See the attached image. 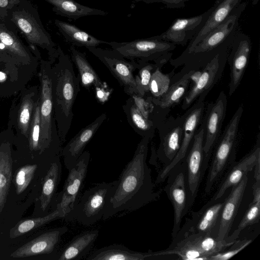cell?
I'll list each match as a JSON object with an SVG mask.
<instances>
[{"label": "cell", "mask_w": 260, "mask_h": 260, "mask_svg": "<svg viewBox=\"0 0 260 260\" xmlns=\"http://www.w3.org/2000/svg\"><path fill=\"white\" fill-rule=\"evenodd\" d=\"M29 118V110L27 108H25L22 111L20 116V122L23 124H26L28 122Z\"/></svg>", "instance_id": "cell-39"}, {"label": "cell", "mask_w": 260, "mask_h": 260, "mask_svg": "<svg viewBox=\"0 0 260 260\" xmlns=\"http://www.w3.org/2000/svg\"><path fill=\"white\" fill-rule=\"evenodd\" d=\"M51 5L57 15L76 20L81 17L92 15L105 16L108 12L81 5L74 0H44Z\"/></svg>", "instance_id": "cell-28"}, {"label": "cell", "mask_w": 260, "mask_h": 260, "mask_svg": "<svg viewBox=\"0 0 260 260\" xmlns=\"http://www.w3.org/2000/svg\"><path fill=\"white\" fill-rule=\"evenodd\" d=\"M61 172L62 165L58 157L52 163L44 177L40 196L35 203L32 217L44 216L55 209L57 202V189Z\"/></svg>", "instance_id": "cell-18"}, {"label": "cell", "mask_w": 260, "mask_h": 260, "mask_svg": "<svg viewBox=\"0 0 260 260\" xmlns=\"http://www.w3.org/2000/svg\"><path fill=\"white\" fill-rule=\"evenodd\" d=\"M227 105L226 95L221 91L215 101L205 107L200 125L204 131V151L208 158L221 135Z\"/></svg>", "instance_id": "cell-14"}, {"label": "cell", "mask_w": 260, "mask_h": 260, "mask_svg": "<svg viewBox=\"0 0 260 260\" xmlns=\"http://www.w3.org/2000/svg\"><path fill=\"white\" fill-rule=\"evenodd\" d=\"M94 88L96 99L101 103L106 102L112 92V89L110 88L105 82Z\"/></svg>", "instance_id": "cell-37"}, {"label": "cell", "mask_w": 260, "mask_h": 260, "mask_svg": "<svg viewBox=\"0 0 260 260\" xmlns=\"http://www.w3.org/2000/svg\"><path fill=\"white\" fill-rule=\"evenodd\" d=\"M229 48L219 52L201 69V74L197 83L190 86L182 100L183 110H186L196 101H204L220 80L227 63Z\"/></svg>", "instance_id": "cell-8"}, {"label": "cell", "mask_w": 260, "mask_h": 260, "mask_svg": "<svg viewBox=\"0 0 260 260\" xmlns=\"http://www.w3.org/2000/svg\"><path fill=\"white\" fill-rule=\"evenodd\" d=\"M155 251L131 250L122 244H111L94 250L87 260H149L156 258Z\"/></svg>", "instance_id": "cell-27"}, {"label": "cell", "mask_w": 260, "mask_h": 260, "mask_svg": "<svg viewBox=\"0 0 260 260\" xmlns=\"http://www.w3.org/2000/svg\"><path fill=\"white\" fill-rule=\"evenodd\" d=\"M112 49L124 58L138 63L153 61L162 67L172 58L176 45L154 36L131 41L109 42Z\"/></svg>", "instance_id": "cell-4"}, {"label": "cell", "mask_w": 260, "mask_h": 260, "mask_svg": "<svg viewBox=\"0 0 260 260\" xmlns=\"http://www.w3.org/2000/svg\"><path fill=\"white\" fill-rule=\"evenodd\" d=\"M106 118V113L102 114L91 123L82 128L62 149L61 154L68 170L76 164L85 147Z\"/></svg>", "instance_id": "cell-20"}, {"label": "cell", "mask_w": 260, "mask_h": 260, "mask_svg": "<svg viewBox=\"0 0 260 260\" xmlns=\"http://www.w3.org/2000/svg\"><path fill=\"white\" fill-rule=\"evenodd\" d=\"M115 183V180L102 182L86 189L64 218L76 220L84 225H90L102 219L107 199Z\"/></svg>", "instance_id": "cell-5"}, {"label": "cell", "mask_w": 260, "mask_h": 260, "mask_svg": "<svg viewBox=\"0 0 260 260\" xmlns=\"http://www.w3.org/2000/svg\"><path fill=\"white\" fill-rule=\"evenodd\" d=\"M122 108L128 123L137 134L142 137L146 136L154 137L156 124L142 115L131 97L126 101Z\"/></svg>", "instance_id": "cell-30"}, {"label": "cell", "mask_w": 260, "mask_h": 260, "mask_svg": "<svg viewBox=\"0 0 260 260\" xmlns=\"http://www.w3.org/2000/svg\"><path fill=\"white\" fill-rule=\"evenodd\" d=\"M251 47L250 37L239 29L230 45L227 57L230 70L229 96L236 91L241 83L249 62Z\"/></svg>", "instance_id": "cell-16"}, {"label": "cell", "mask_w": 260, "mask_h": 260, "mask_svg": "<svg viewBox=\"0 0 260 260\" xmlns=\"http://www.w3.org/2000/svg\"><path fill=\"white\" fill-rule=\"evenodd\" d=\"M54 23L66 40L74 46L87 48L109 44V42L100 40L68 22L56 19Z\"/></svg>", "instance_id": "cell-29"}, {"label": "cell", "mask_w": 260, "mask_h": 260, "mask_svg": "<svg viewBox=\"0 0 260 260\" xmlns=\"http://www.w3.org/2000/svg\"><path fill=\"white\" fill-rule=\"evenodd\" d=\"M205 108L204 101H196L183 115L184 123L180 149L173 160L168 165L164 167L159 172L156 178V183L165 181L171 170L185 158L196 131L200 126Z\"/></svg>", "instance_id": "cell-13"}, {"label": "cell", "mask_w": 260, "mask_h": 260, "mask_svg": "<svg viewBox=\"0 0 260 260\" xmlns=\"http://www.w3.org/2000/svg\"><path fill=\"white\" fill-rule=\"evenodd\" d=\"M251 242V240H236L228 250L226 249L214 254L209 257V260H227L244 249Z\"/></svg>", "instance_id": "cell-35"}, {"label": "cell", "mask_w": 260, "mask_h": 260, "mask_svg": "<svg viewBox=\"0 0 260 260\" xmlns=\"http://www.w3.org/2000/svg\"><path fill=\"white\" fill-rule=\"evenodd\" d=\"M246 7V3H241L189 52L181 54L175 59L171 58L170 64L175 68L187 65L201 69L219 52L229 48L239 30V19Z\"/></svg>", "instance_id": "cell-2"}, {"label": "cell", "mask_w": 260, "mask_h": 260, "mask_svg": "<svg viewBox=\"0 0 260 260\" xmlns=\"http://www.w3.org/2000/svg\"><path fill=\"white\" fill-rule=\"evenodd\" d=\"M139 64L138 73L135 76L137 94L144 96L149 94V84L152 74L158 66L155 63H151L149 62Z\"/></svg>", "instance_id": "cell-34"}, {"label": "cell", "mask_w": 260, "mask_h": 260, "mask_svg": "<svg viewBox=\"0 0 260 260\" xmlns=\"http://www.w3.org/2000/svg\"><path fill=\"white\" fill-rule=\"evenodd\" d=\"M259 0H252V5H255L257 4V3L258 2Z\"/></svg>", "instance_id": "cell-44"}, {"label": "cell", "mask_w": 260, "mask_h": 260, "mask_svg": "<svg viewBox=\"0 0 260 260\" xmlns=\"http://www.w3.org/2000/svg\"><path fill=\"white\" fill-rule=\"evenodd\" d=\"M224 201L216 203H208L199 211L191 212L190 217L186 218L183 226L176 236L172 239L170 245H173L189 236L205 234L213 232L219 222Z\"/></svg>", "instance_id": "cell-15"}, {"label": "cell", "mask_w": 260, "mask_h": 260, "mask_svg": "<svg viewBox=\"0 0 260 260\" xmlns=\"http://www.w3.org/2000/svg\"><path fill=\"white\" fill-rule=\"evenodd\" d=\"M243 111V106L240 105L223 132H221L215 145L216 147L206 182L205 191L206 193L210 192L228 161L235 153L239 135V126Z\"/></svg>", "instance_id": "cell-6"}, {"label": "cell", "mask_w": 260, "mask_h": 260, "mask_svg": "<svg viewBox=\"0 0 260 260\" xmlns=\"http://www.w3.org/2000/svg\"><path fill=\"white\" fill-rule=\"evenodd\" d=\"M260 218V197H253L252 201L243 216L237 228L231 236L225 239L227 242H233L239 237L241 231L247 226L257 223Z\"/></svg>", "instance_id": "cell-32"}, {"label": "cell", "mask_w": 260, "mask_h": 260, "mask_svg": "<svg viewBox=\"0 0 260 260\" xmlns=\"http://www.w3.org/2000/svg\"><path fill=\"white\" fill-rule=\"evenodd\" d=\"M5 78V74L3 72H0V80H3Z\"/></svg>", "instance_id": "cell-43"}, {"label": "cell", "mask_w": 260, "mask_h": 260, "mask_svg": "<svg viewBox=\"0 0 260 260\" xmlns=\"http://www.w3.org/2000/svg\"><path fill=\"white\" fill-rule=\"evenodd\" d=\"M212 8L193 17L176 19L165 32L154 36L156 39L184 46L201 29L211 14Z\"/></svg>", "instance_id": "cell-19"}, {"label": "cell", "mask_w": 260, "mask_h": 260, "mask_svg": "<svg viewBox=\"0 0 260 260\" xmlns=\"http://www.w3.org/2000/svg\"><path fill=\"white\" fill-rule=\"evenodd\" d=\"M191 0H135V2H144L146 4L162 3L169 9H178L184 8L185 3Z\"/></svg>", "instance_id": "cell-36"}, {"label": "cell", "mask_w": 260, "mask_h": 260, "mask_svg": "<svg viewBox=\"0 0 260 260\" xmlns=\"http://www.w3.org/2000/svg\"><path fill=\"white\" fill-rule=\"evenodd\" d=\"M58 53L59 61L54 74V101L52 102L55 105L58 136L62 144L66 141L72 124L73 107L80 90V82L78 75L76 76L69 56L60 47Z\"/></svg>", "instance_id": "cell-3"}, {"label": "cell", "mask_w": 260, "mask_h": 260, "mask_svg": "<svg viewBox=\"0 0 260 260\" xmlns=\"http://www.w3.org/2000/svg\"><path fill=\"white\" fill-rule=\"evenodd\" d=\"M11 20L21 30L28 40L52 49L54 44L40 21L24 9L12 12Z\"/></svg>", "instance_id": "cell-23"}, {"label": "cell", "mask_w": 260, "mask_h": 260, "mask_svg": "<svg viewBox=\"0 0 260 260\" xmlns=\"http://www.w3.org/2000/svg\"><path fill=\"white\" fill-rule=\"evenodd\" d=\"M242 0H216L211 7V14L201 29L190 40L181 54L191 50L214 28L222 22Z\"/></svg>", "instance_id": "cell-25"}, {"label": "cell", "mask_w": 260, "mask_h": 260, "mask_svg": "<svg viewBox=\"0 0 260 260\" xmlns=\"http://www.w3.org/2000/svg\"><path fill=\"white\" fill-rule=\"evenodd\" d=\"M167 178V184L164 190L173 207L174 223L172 232L173 239L180 229L183 217L193 204L187 183L185 158L171 170Z\"/></svg>", "instance_id": "cell-7"}, {"label": "cell", "mask_w": 260, "mask_h": 260, "mask_svg": "<svg viewBox=\"0 0 260 260\" xmlns=\"http://www.w3.org/2000/svg\"><path fill=\"white\" fill-rule=\"evenodd\" d=\"M9 5V0H0V8L2 9H8Z\"/></svg>", "instance_id": "cell-42"}, {"label": "cell", "mask_w": 260, "mask_h": 260, "mask_svg": "<svg viewBox=\"0 0 260 260\" xmlns=\"http://www.w3.org/2000/svg\"><path fill=\"white\" fill-rule=\"evenodd\" d=\"M71 58L78 70L80 84L86 89H89L103 83L100 78L88 62L85 54L77 50L72 45L70 47Z\"/></svg>", "instance_id": "cell-31"}, {"label": "cell", "mask_w": 260, "mask_h": 260, "mask_svg": "<svg viewBox=\"0 0 260 260\" xmlns=\"http://www.w3.org/2000/svg\"><path fill=\"white\" fill-rule=\"evenodd\" d=\"M161 67L157 66L153 71L149 84V94L154 98H158L168 90L172 77L175 74L174 70L165 74L161 70Z\"/></svg>", "instance_id": "cell-33"}, {"label": "cell", "mask_w": 260, "mask_h": 260, "mask_svg": "<svg viewBox=\"0 0 260 260\" xmlns=\"http://www.w3.org/2000/svg\"><path fill=\"white\" fill-rule=\"evenodd\" d=\"M99 233L98 230H88L75 236L58 252L57 260L82 259L92 248Z\"/></svg>", "instance_id": "cell-26"}, {"label": "cell", "mask_w": 260, "mask_h": 260, "mask_svg": "<svg viewBox=\"0 0 260 260\" xmlns=\"http://www.w3.org/2000/svg\"><path fill=\"white\" fill-rule=\"evenodd\" d=\"M260 160L257 161L254 167V178L255 181H260Z\"/></svg>", "instance_id": "cell-40"}, {"label": "cell", "mask_w": 260, "mask_h": 260, "mask_svg": "<svg viewBox=\"0 0 260 260\" xmlns=\"http://www.w3.org/2000/svg\"><path fill=\"white\" fill-rule=\"evenodd\" d=\"M152 138L150 136L142 137L132 159L115 180L106 204L103 219L121 212L137 210L159 199L161 191H155L151 170L146 162L148 145Z\"/></svg>", "instance_id": "cell-1"}, {"label": "cell", "mask_w": 260, "mask_h": 260, "mask_svg": "<svg viewBox=\"0 0 260 260\" xmlns=\"http://www.w3.org/2000/svg\"><path fill=\"white\" fill-rule=\"evenodd\" d=\"M260 160V133L257 136L256 142L252 149L232 168L225 179L219 186L210 202L219 200L226 190L238 184L243 177L253 170L257 161Z\"/></svg>", "instance_id": "cell-21"}, {"label": "cell", "mask_w": 260, "mask_h": 260, "mask_svg": "<svg viewBox=\"0 0 260 260\" xmlns=\"http://www.w3.org/2000/svg\"><path fill=\"white\" fill-rule=\"evenodd\" d=\"M184 65L179 72L172 77L166 92L158 98L152 97V102L161 108L169 109L183 100L190 85V76L196 70Z\"/></svg>", "instance_id": "cell-24"}, {"label": "cell", "mask_w": 260, "mask_h": 260, "mask_svg": "<svg viewBox=\"0 0 260 260\" xmlns=\"http://www.w3.org/2000/svg\"><path fill=\"white\" fill-rule=\"evenodd\" d=\"M50 91L48 93V97L44 99L41 107V113L42 115L45 118H47L49 120L53 110V102L50 96Z\"/></svg>", "instance_id": "cell-38"}, {"label": "cell", "mask_w": 260, "mask_h": 260, "mask_svg": "<svg viewBox=\"0 0 260 260\" xmlns=\"http://www.w3.org/2000/svg\"><path fill=\"white\" fill-rule=\"evenodd\" d=\"M89 51L95 56L109 70L129 96L137 94L134 72L139 64L121 56L113 49L88 47Z\"/></svg>", "instance_id": "cell-9"}, {"label": "cell", "mask_w": 260, "mask_h": 260, "mask_svg": "<svg viewBox=\"0 0 260 260\" xmlns=\"http://www.w3.org/2000/svg\"><path fill=\"white\" fill-rule=\"evenodd\" d=\"M68 231V228L63 226L38 232L31 240L11 253L8 259L44 256L45 259L57 260V246L61 237Z\"/></svg>", "instance_id": "cell-10"}, {"label": "cell", "mask_w": 260, "mask_h": 260, "mask_svg": "<svg viewBox=\"0 0 260 260\" xmlns=\"http://www.w3.org/2000/svg\"><path fill=\"white\" fill-rule=\"evenodd\" d=\"M248 176H245L232 190L224 200L219 217L217 237L220 240H225L229 236L248 182Z\"/></svg>", "instance_id": "cell-22"}, {"label": "cell", "mask_w": 260, "mask_h": 260, "mask_svg": "<svg viewBox=\"0 0 260 260\" xmlns=\"http://www.w3.org/2000/svg\"><path fill=\"white\" fill-rule=\"evenodd\" d=\"M183 115L175 117L170 116L159 123L156 129L159 138V144L156 150L152 147L155 158L164 165H168L178 152L182 141Z\"/></svg>", "instance_id": "cell-11"}, {"label": "cell", "mask_w": 260, "mask_h": 260, "mask_svg": "<svg viewBox=\"0 0 260 260\" xmlns=\"http://www.w3.org/2000/svg\"><path fill=\"white\" fill-rule=\"evenodd\" d=\"M204 131L200 124L194 135L190 149L185 157L187 183L191 201L193 203L201 183L203 165L208 159L204 149Z\"/></svg>", "instance_id": "cell-17"}, {"label": "cell", "mask_w": 260, "mask_h": 260, "mask_svg": "<svg viewBox=\"0 0 260 260\" xmlns=\"http://www.w3.org/2000/svg\"><path fill=\"white\" fill-rule=\"evenodd\" d=\"M40 133V126L38 124H36L33 130L32 139L35 142L37 143L39 140Z\"/></svg>", "instance_id": "cell-41"}, {"label": "cell", "mask_w": 260, "mask_h": 260, "mask_svg": "<svg viewBox=\"0 0 260 260\" xmlns=\"http://www.w3.org/2000/svg\"><path fill=\"white\" fill-rule=\"evenodd\" d=\"M90 154L84 151L79 157L76 164L69 171L63 189L57 195L56 207L62 218L73 208L80 197L87 172Z\"/></svg>", "instance_id": "cell-12"}]
</instances>
